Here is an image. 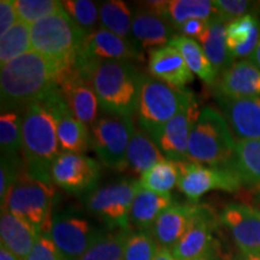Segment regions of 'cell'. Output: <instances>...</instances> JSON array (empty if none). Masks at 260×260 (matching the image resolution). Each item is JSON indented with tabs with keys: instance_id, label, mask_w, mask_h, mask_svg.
<instances>
[{
	"instance_id": "cell-1",
	"label": "cell",
	"mask_w": 260,
	"mask_h": 260,
	"mask_svg": "<svg viewBox=\"0 0 260 260\" xmlns=\"http://www.w3.org/2000/svg\"><path fill=\"white\" fill-rule=\"evenodd\" d=\"M60 73L58 68L39 52L30 50L11 60L0 71L2 110L39 102L58 88Z\"/></svg>"
},
{
	"instance_id": "cell-2",
	"label": "cell",
	"mask_w": 260,
	"mask_h": 260,
	"mask_svg": "<svg viewBox=\"0 0 260 260\" xmlns=\"http://www.w3.org/2000/svg\"><path fill=\"white\" fill-rule=\"evenodd\" d=\"M21 117L24 172L35 180L52 183L51 168L61 153L56 115L44 98L23 106Z\"/></svg>"
},
{
	"instance_id": "cell-3",
	"label": "cell",
	"mask_w": 260,
	"mask_h": 260,
	"mask_svg": "<svg viewBox=\"0 0 260 260\" xmlns=\"http://www.w3.org/2000/svg\"><path fill=\"white\" fill-rule=\"evenodd\" d=\"M76 68L89 79L104 113L133 117L142 75L130 61L77 60Z\"/></svg>"
},
{
	"instance_id": "cell-4",
	"label": "cell",
	"mask_w": 260,
	"mask_h": 260,
	"mask_svg": "<svg viewBox=\"0 0 260 260\" xmlns=\"http://www.w3.org/2000/svg\"><path fill=\"white\" fill-rule=\"evenodd\" d=\"M30 37L31 50L46 57L58 68L60 84L76 68L86 32L61 9L31 24Z\"/></svg>"
},
{
	"instance_id": "cell-5",
	"label": "cell",
	"mask_w": 260,
	"mask_h": 260,
	"mask_svg": "<svg viewBox=\"0 0 260 260\" xmlns=\"http://www.w3.org/2000/svg\"><path fill=\"white\" fill-rule=\"evenodd\" d=\"M235 146V138L223 113L205 106L191 129L188 161L207 167L233 168Z\"/></svg>"
},
{
	"instance_id": "cell-6",
	"label": "cell",
	"mask_w": 260,
	"mask_h": 260,
	"mask_svg": "<svg viewBox=\"0 0 260 260\" xmlns=\"http://www.w3.org/2000/svg\"><path fill=\"white\" fill-rule=\"evenodd\" d=\"M56 189L53 184L21 174L2 203V210L21 217L41 233H50Z\"/></svg>"
},
{
	"instance_id": "cell-7",
	"label": "cell",
	"mask_w": 260,
	"mask_h": 260,
	"mask_svg": "<svg viewBox=\"0 0 260 260\" xmlns=\"http://www.w3.org/2000/svg\"><path fill=\"white\" fill-rule=\"evenodd\" d=\"M190 94L142 75L135 112L140 129L154 139L162 126L180 112Z\"/></svg>"
},
{
	"instance_id": "cell-8",
	"label": "cell",
	"mask_w": 260,
	"mask_h": 260,
	"mask_svg": "<svg viewBox=\"0 0 260 260\" xmlns=\"http://www.w3.org/2000/svg\"><path fill=\"white\" fill-rule=\"evenodd\" d=\"M140 187L136 180H122L94 189L86 197V206L109 229L129 230L130 209Z\"/></svg>"
},
{
	"instance_id": "cell-9",
	"label": "cell",
	"mask_w": 260,
	"mask_h": 260,
	"mask_svg": "<svg viewBox=\"0 0 260 260\" xmlns=\"http://www.w3.org/2000/svg\"><path fill=\"white\" fill-rule=\"evenodd\" d=\"M134 132L132 116L104 113L90 128V147L103 164L121 170Z\"/></svg>"
},
{
	"instance_id": "cell-10",
	"label": "cell",
	"mask_w": 260,
	"mask_h": 260,
	"mask_svg": "<svg viewBox=\"0 0 260 260\" xmlns=\"http://www.w3.org/2000/svg\"><path fill=\"white\" fill-rule=\"evenodd\" d=\"M107 232L74 211L53 214L50 236L67 260H80Z\"/></svg>"
},
{
	"instance_id": "cell-11",
	"label": "cell",
	"mask_w": 260,
	"mask_h": 260,
	"mask_svg": "<svg viewBox=\"0 0 260 260\" xmlns=\"http://www.w3.org/2000/svg\"><path fill=\"white\" fill-rule=\"evenodd\" d=\"M178 165L181 170L178 189L193 203L211 190L233 193L243 184L233 168L207 167L190 161H178Z\"/></svg>"
},
{
	"instance_id": "cell-12",
	"label": "cell",
	"mask_w": 260,
	"mask_h": 260,
	"mask_svg": "<svg viewBox=\"0 0 260 260\" xmlns=\"http://www.w3.org/2000/svg\"><path fill=\"white\" fill-rule=\"evenodd\" d=\"M201 110L194 94H190L180 112L162 126L153 139L161 153L175 161H188V144L191 129Z\"/></svg>"
},
{
	"instance_id": "cell-13",
	"label": "cell",
	"mask_w": 260,
	"mask_h": 260,
	"mask_svg": "<svg viewBox=\"0 0 260 260\" xmlns=\"http://www.w3.org/2000/svg\"><path fill=\"white\" fill-rule=\"evenodd\" d=\"M100 175V165L84 154L61 152L51 168V180L69 193L92 191Z\"/></svg>"
},
{
	"instance_id": "cell-14",
	"label": "cell",
	"mask_w": 260,
	"mask_h": 260,
	"mask_svg": "<svg viewBox=\"0 0 260 260\" xmlns=\"http://www.w3.org/2000/svg\"><path fill=\"white\" fill-rule=\"evenodd\" d=\"M240 252L260 254V210L245 204H228L219 216Z\"/></svg>"
},
{
	"instance_id": "cell-15",
	"label": "cell",
	"mask_w": 260,
	"mask_h": 260,
	"mask_svg": "<svg viewBox=\"0 0 260 260\" xmlns=\"http://www.w3.org/2000/svg\"><path fill=\"white\" fill-rule=\"evenodd\" d=\"M141 59L140 47L100 27L84 38L77 60H135Z\"/></svg>"
},
{
	"instance_id": "cell-16",
	"label": "cell",
	"mask_w": 260,
	"mask_h": 260,
	"mask_svg": "<svg viewBox=\"0 0 260 260\" xmlns=\"http://www.w3.org/2000/svg\"><path fill=\"white\" fill-rule=\"evenodd\" d=\"M57 118V133L61 152L83 154L90 146L88 126L73 115L61 95L59 87L45 96Z\"/></svg>"
},
{
	"instance_id": "cell-17",
	"label": "cell",
	"mask_w": 260,
	"mask_h": 260,
	"mask_svg": "<svg viewBox=\"0 0 260 260\" xmlns=\"http://www.w3.org/2000/svg\"><path fill=\"white\" fill-rule=\"evenodd\" d=\"M59 89L73 115L84 125L92 128L98 119L100 104L88 77L75 68L61 81Z\"/></svg>"
},
{
	"instance_id": "cell-18",
	"label": "cell",
	"mask_w": 260,
	"mask_h": 260,
	"mask_svg": "<svg viewBox=\"0 0 260 260\" xmlns=\"http://www.w3.org/2000/svg\"><path fill=\"white\" fill-rule=\"evenodd\" d=\"M216 219L206 206L199 205L188 230L171 252L181 260H195L213 253Z\"/></svg>"
},
{
	"instance_id": "cell-19",
	"label": "cell",
	"mask_w": 260,
	"mask_h": 260,
	"mask_svg": "<svg viewBox=\"0 0 260 260\" xmlns=\"http://www.w3.org/2000/svg\"><path fill=\"white\" fill-rule=\"evenodd\" d=\"M223 116L239 140L260 139V96L232 99L218 95Z\"/></svg>"
},
{
	"instance_id": "cell-20",
	"label": "cell",
	"mask_w": 260,
	"mask_h": 260,
	"mask_svg": "<svg viewBox=\"0 0 260 260\" xmlns=\"http://www.w3.org/2000/svg\"><path fill=\"white\" fill-rule=\"evenodd\" d=\"M148 73L155 80L177 90H184V87L194 80L182 54L171 45L149 51Z\"/></svg>"
},
{
	"instance_id": "cell-21",
	"label": "cell",
	"mask_w": 260,
	"mask_h": 260,
	"mask_svg": "<svg viewBox=\"0 0 260 260\" xmlns=\"http://www.w3.org/2000/svg\"><path fill=\"white\" fill-rule=\"evenodd\" d=\"M218 95L241 99L260 96V69L251 60L235 61L220 74Z\"/></svg>"
},
{
	"instance_id": "cell-22",
	"label": "cell",
	"mask_w": 260,
	"mask_h": 260,
	"mask_svg": "<svg viewBox=\"0 0 260 260\" xmlns=\"http://www.w3.org/2000/svg\"><path fill=\"white\" fill-rule=\"evenodd\" d=\"M198 207L197 204H172L160 213L151 233L161 248H174L189 228Z\"/></svg>"
},
{
	"instance_id": "cell-23",
	"label": "cell",
	"mask_w": 260,
	"mask_h": 260,
	"mask_svg": "<svg viewBox=\"0 0 260 260\" xmlns=\"http://www.w3.org/2000/svg\"><path fill=\"white\" fill-rule=\"evenodd\" d=\"M142 8L160 16L177 29L189 19L210 21L217 11L213 2L209 0H169V2H146Z\"/></svg>"
},
{
	"instance_id": "cell-24",
	"label": "cell",
	"mask_w": 260,
	"mask_h": 260,
	"mask_svg": "<svg viewBox=\"0 0 260 260\" xmlns=\"http://www.w3.org/2000/svg\"><path fill=\"white\" fill-rule=\"evenodd\" d=\"M175 29L167 19L146 9L136 10L133 17L132 38L144 50L167 46L174 39Z\"/></svg>"
},
{
	"instance_id": "cell-25",
	"label": "cell",
	"mask_w": 260,
	"mask_h": 260,
	"mask_svg": "<svg viewBox=\"0 0 260 260\" xmlns=\"http://www.w3.org/2000/svg\"><path fill=\"white\" fill-rule=\"evenodd\" d=\"M41 232L28 220L2 210L0 216V240L9 251L19 260H24L31 251Z\"/></svg>"
},
{
	"instance_id": "cell-26",
	"label": "cell",
	"mask_w": 260,
	"mask_h": 260,
	"mask_svg": "<svg viewBox=\"0 0 260 260\" xmlns=\"http://www.w3.org/2000/svg\"><path fill=\"white\" fill-rule=\"evenodd\" d=\"M164 159L167 157L161 153L154 140L145 130L139 128L135 129L132 136L124 164L119 171H126L130 175L141 177L144 172Z\"/></svg>"
},
{
	"instance_id": "cell-27",
	"label": "cell",
	"mask_w": 260,
	"mask_h": 260,
	"mask_svg": "<svg viewBox=\"0 0 260 260\" xmlns=\"http://www.w3.org/2000/svg\"><path fill=\"white\" fill-rule=\"evenodd\" d=\"M226 21L219 16H214L207 22L203 34L197 39L218 74H222L230 65L235 63V58L232 56L226 45Z\"/></svg>"
},
{
	"instance_id": "cell-28",
	"label": "cell",
	"mask_w": 260,
	"mask_h": 260,
	"mask_svg": "<svg viewBox=\"0 0 260 260\" xmlns=\"http://www.w3.org/2000/svg\"><path fill=\"white\" fill-rule=\"evenodd\" d=\"M172 204L175 203L171 194L155 193L140 186L130 209V224L138 230H151L160 213Z\"/></svg>"
},
{
	"instance_id": "cell-29",
	"label": "cell",
	"mask_w": 260,
	"mask_h": 260,
	"mask_svg": "<svg viewBox=\"0 0 260 260\" xmlns=\"http://www.w3.org/2000/svg\"><path fill=\"white\" fill-rule=\"evenodd\" d=\"M260 40V24L249 14L234 19L226 25V45L234 58L251 57Z\"/></svg>"
},
{
	"instance_id": "cell-30",
	"label": "cell",
	"mask_w": 260,
	"mask_h": 260,
	"mask_svg": "<svg viewBox=\"0 0 260 260\" xmlns=\"http://www.w3.org/2000/svg\"><path fill=\"white\" fill-rule=\"evenodd\" d=\"M169 45L177 48L191 73L198 75L199 79L207 84H213L216 82L218 71L206 57L203 47L197 40L183 37V35H176Z\"/></svg>"
},
{
	"instance_id": "cell-31",
	"label": "cell",
	"mask_w": 260,
	"mask_h": 260,
	"mask_svg": "<svg viewBox=\"0 0 260 260\" xmlns=\"http://www.w3.org/2000/svg\"><path fill=\"white\" fill-rule=\"evenodd\" d=\"M233 169L242 183L260 184V139L236 142Z\"/></svg>"
},
{
	"instance_id": "cell-32",
	"label": "cell",
	"mask_w": 260,
	"mask_h": 260,
	"mask_svg": "<svg viewBox=\"0 0 260 260\" xmlns=\"http://www.w3.org/2000/svg\"><path fill=\"white\" fill-rule=\"evenodd\" d=\"M180 177L181 170L178 161L167 158L144 172L139 183L145 189L160 194H170V191L178 186Z\"/></svg>"
},
{
	"instance_id": "cell-33",
	"label": "cell",
	"mask_w": 260,
	"mask_h": 260,
	"mask_svg": "<svg viewBox=\"0 0 260 260\" xmlns=\"http://www.w3.org/2000/svg\"><path fill=\"white\" fill-rule=\"evenodd\" d=\"M132 10L125 2L122 0H109L102 3L99 8V19L102 27L106 30L118 35L125 40H133Z\"/></svg>"
},
{
	"instance_id": "cell-34",
	"label": "cell",
	"mask_w": 260,
	"mask_h": 260,
	"mask_svg": "<svg viewBox=\"0 0 260 260\" xmlns=\"http://www.w3.org/2000/svg\"><path fill=\"white\" fill-rule=\"evenodd\" d=\"M31 25L18 21L14 27L0 37V65L2 68L31 50Z\"/></svg>"
},
{
	"instance_id": "cell-35",
	"label": "cell",
	"mask_w": 260,
	"mask_h": 260,
	"mask_svg": "<svg viewBox=\"0 0 260 260\" xmlns=\"http://www.w3.org/2000/svg\"><path fill=\"white\" fill-rule=\"evenodd\" d=\"M0 149L2 158L19 160L22 152V117L15 110L3 111L0 116Z\"/></svg>"
},
{
	"instance_id": "cell-36",
	"label": "cell",
	"mask_w": 260,
	"mask_h": 260,
	"mask_svg": "<svg viewBox=\"0 0 260 260\" xmlns=\"http://www.w3.org/2000/svg\"><path fill=\"white\" fill-rule=\"evenodd\" d=\"M130 230L106 233L80 260H124V247Z\"/></svg>"
},
{
	"instance_id": "cell-37",
	"label": "cell",
	"mask_w": 260,
	"mask_h": 260,
	"mask_svg": "<svg viewBox=\"0 0 260 260\" xmlns=\"http://www.w3.org/2000/svg\"><path fill=\"white\" fill-rule=\"evenodd\" d=\"M160 248L151 230L129 232L124 247V260H154Z\"/></svg>"
},
{
	"instance_id": "cell-38",
	"label": "cell",
	"mask_w": 260,
	"mask_h": 260,
	"mask_svg": "<svg viewBox=\"0 0 260 260\" xmlns=\"http://www.w3.org/2000/svg\"><path fill=\"white\" fill-rule=\"evenodd\" d=\"M61 8L69 17L82 30L88 35L89 32L96 30L99 11L96 5L89 0H64L61 2Z\"/></svg>"
},
{
	"instance_id": "cell-39",
	"label": "cell",
	"mask_w": 260,
	"mask_h": 260,
	"mask_svg": "<svg viewBox=\"0 0 260 260\" xmlns=\"http://www.w3.org/2000/svg\"><path fill=\"white\" fill-rule=\"evenodd\" d=\"M15 5L19 21L30 25L63 9L61 2L57 0H15Z\"/></svg>"
},
{
	"instance_id": "cell-40",
	"label": "cell",
	"mask_w": 260,
	"mask_h": 260,
	"mask_svg": "<svg viewBox=\"0 0 260 260\" xmlns=\"http://www.w3.org/2000/svg\"><path fill=\"white\" fill-rule=\"evenodd\" d=\"M24 260H67L58 249L50 234L41 233Z\"/></svg>"
},
{
	"instance_id": "cell-41",
	"label": "cell",
	"mask_w": 260,
	"mask_h": 260,
	"mask_svg": "<svg viewBox=\"0 0 260 260\" xmlns=\"http://www.w3.org/2000/svg\"><path fill=\"white\" fill-rule=\"evenodd\" d=\"M213 5L217 16H219L228 23L242 16L249 15L248 11L252 8V3L245 0H216L213 2Z\"/></svg>"
},
{
	"instance_id": "cell-42",
	"label": "cell",
	"mask_w": 260,
	"mask_h": 260,
	"mask_svg": "<svg viewBox=\"0 0 260 260\" xmlns=\"http://www.w3.org/2000/svg\"><path fill=\"white\" fill-rule=\"evenodd\" d=\"M21 174L19 160L2 158V168H0V201L2 203L4 201L9 189Z\"/></svg>"
},
{
	"instance_id": "cell-43",
	"label": "cell",
	"mask_w": 260,
	"mask_h": 260,
	"mask_svg": "<svg viewBox=\"0 0 260 260\" xmlns=\"http://www.w3.org/2000/svg\"><path fill=\"white\" fill-rule=\"evenodd\" d=\"M19 21L15 0L0 2V37L6 34Z\"/></svg>"
},
{
	"instance_id": "cell-44",
	"label": "cell",
	"mask_w": 260,
	"mask_h": 260,
	"mask_svg": "<svg viewBox=\"0 0 260 260\" xmlns=\"http://www.w3.org/2000/svg\"><path fill=\"white\" fill-rule=\"evenodd\" d=\"M209 22V21H207ZM206 21H203V19H189L186 23H183L178 28L181 34H183V37L190 38V39H198L203 34L205 28H206L207 24Z\"/></svg>"
},
{
	"instance_id": "cell-45",
	"label": "cell",
	"mask_w": 260,
	"mask_h": 260,
	"mask_svg": "<svg viewBox=\"0 0 260 260\" xmlns=\"http://www.w3.org/2000/svg\"><path fill=\"white\" fill-rule=\"evenodd\" d=\"M222 260H260V254H252V253H236L233 255L224 256Z\"/></svg>"
},
{
	"instance_id": "cell-46",
	"label": "cell",
	"mask_w": 260,
	"mask_h": 260,
	"mask_svg": "<svg viewBox=\"0 0 260 260\" xmlns=\"http://www.w3.org/2000/svg\"><path fill=\"white\" fill-rule=\"evenodd\" d=\"M154 260H181V259L176 258V256L174 255V253L171 252V249L160 248L159 249L158 254L155 255Z\"/></svg>"
},
{
	"instance_id": "cell-47",
	"label": "cell",
	"mask_w": 260,
	"mask_h": 260,
	"mask_svg": "<svg viewBox=\"0 0 260 260\" xmlns=\"http://www.w3.org/2000/svg\"><path fill=\"white\" fill-rule=\"evenodd\" d=\"M0 260H19L11 251H9L4 245L0 246Z\"/></svg>"
},
{
	"instance_id": "cell-48",
	"label": "cell",
	"mask_w": 260,
	"mask_h": 260,
	"mask_svg": "<svg viewBox=\"0 0 260 260\" xmlns=\"http://www.w3.org/2000/svg\"><path fill=\"white\" fill-rule=\"evenodd\" d=\"M249 60H251L256 68H259L260 69V40H259L258 46H256L254 52L252 53V56L249 57Z\"/></svg>"
},
{
	"instance_id": "cell-49",
	"label": "cell",
	"mask_w": 260,
	"mask_h": 260,
	"mask_svg": "<svg viewBox=\"0 0 260 260\" xmlns=\"http://www.w3.org/2000/svg\"><path fill=\"white\" fill-rule=\"evenodd\" d=\"M195 260H218V258H217V255H214V253H211L209 255L201 256V258H198Z\"/></svg>"
}]
</instances>
